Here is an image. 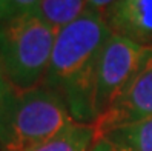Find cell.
Wrapping results in <instances>:
<instances>
[{
	"instance_id": "obj_1",
	"label": "cell",
	"mask_w": 152,
	"mask_h": 151,
	"mask_svg": "<svg viewBox=\"0 0 152 151\" xmlns=\"http://www.w3.org/2000/svg\"><path fill=\"white\" fill-rule=\"evenodd\" d=\"M111 34L104 15L89 10L57 31L49 66L40 86L57 93L77 123L94 125L97 120V66Z\"/></svg>"
},
{
	"instance_id": "obj_13",
	"label": "cell",
	"mask_w": 152,
	"mask_h": 151,
	"mask_svg": "<svg viewBox=\"0 0 152 151\" xmlns=\"http://www.w3.org/2000/svg\"><path fill=\"white\" fill-rule=\"evenodd\" d=\"M11 90H12V86L8 82V79L5 76V71H3V66H2V62H0V97L3 94H6L8 91H11Z\"/></svg>"
},
{
	"instance_id": "obj_7",
	"label": "cell",
	"mask_w": 152,
	"mask_h": 151,
	"mask_svg": "<svg viewBox=\"0 0 152 151\" xmlns=\"http://www.w3.org/2000/svg\"><path fill=\"white\" fill-rule=\"evenodd\" d=\"M94 140L95 130L92 125L74 122L56 137L25 151H89Z\"/></svg>"
},
{
	"instance_id": "obj_5",
	"label": "cell",
	"mask_w": 152,
	"mask_h": 151,
	"mask_svg": "<svg viewBox=\"0 0 152 151\" xmlns=\"http://www.w3.org/2000/svg\"><path fill=\"white\" fill-rule=\"evenodd\" d=\"M152 117V49L145 65L111 106L94 122L95 139L118 127Z\"/></svg>"
},
{
	"instance_id": "obj_6",
	"label": "cell",
	"mask_w": 152,
	"mask_h": 151,
	"mask_svg": "<svg viewBox=\"0 0 152 151\" xmlns=\"http://www.w3.org/2000/svg\"><path fill=\"white\" fill-rule=\"evenodd\" d=\"M104 19L112 32L152 46V0H118Z\"/></svg>"
},
{
	"instance_id": "obj_9",
	"label": "cell",
	"mask_w": 152,
	"mask_h": 151,
	"mask_svg": "<svg viewBox=\"0 0 152 151\" xmlns=\"http://www.w3.org/2000/svg\"><path fill=\"white\" fill-rule=\"evenodd\" d=\"M88 10V0H40L37 14L57 31Z\"/></svg>"
},
{
	"instance_id": "obj_12",
	"label": "cell",
	"mask_w": 152,
	"mask_h": 151,
	"mask_svg": "<svg viewBox=\"0 0 152 151\" xmlns=\"http://www.w3.org/2000/svg\"><path fill=\"white\" fill-rule=\"evenodd\" d=\"M89 151H126V150H123L121 147L115 145L114 142L108 140L106 137H97Z\"/></svg>"
},
{
	"instance_id": "obj_4",
	"label": "cell",
	"mask_w": 152,
	"mask_h": 151,
	"mask_svg": "<svg viewBox=\"0 0 152 151\" xmlns=\"http://www.w3.org/2000/svg\"><path fill=\"white\" fill-rule=\"evenodd\" d=\"M152 46H143L112 32L100 52L95 79L97 119L126 90L151 54Z\"/></svg>"
},
{
	"instance_id": "obj_2",
	"label": "cell",
	"mask_w": 152,
	"mask_h": 151,
	"mask_svg": "<svg viewBox=\"0 0 152 151\" xmlns=\"http://www.w3.org/2000/svg\"><path fill=\"white\" fill-rule=\"evenodd\" d=\"M74 123L61 97L43 86L12 88L0 97V151H25Z\"/></svg>"
},
{
	"instance_id": "obj_3",
	"label": "cell",
	"mask_w": 152,
	"mask_h": 151,
	"mask_svg": "<svg viewBox=\"0 0 152 151\" xmlns=\"http://www.w3.org/2000/svg\"><path fill=\"white\" fill-rule=\"evenodd\" d=\"M57 29L37 13L0 22V62L15 90H31L43 80Z\"/></svg>"
},
{
	"instance_id": "obj_11",
	"label": "cell",
	"mask_w": 152,
	"mask_h": 151,
	"mask_svg": "<svg viewBox=\"0 0 152 151\" xmlns=\"http://www.w3.org/2000/svg\"><path fill=\"white\" fill-rule=\"evenodd\" d=\"M118 0H88V10L104 15Z\"/></svg>"
},
{
	"instance_id": "obj_8",
	"label": "cell",
	"mask_w": 152,
	"mask_h": 151,
	"mask_svg": "<svg viewBox=\"0 0 152 151\" xmlns=\"http://www.w3.org/2000/svg\"><path fill=\"white\" fill-rule=\"evenodd\" d=\"M102 137L126 151H152V117L111 130Z\"/></svg>"
},
{
	"instance_id": "obj_10",
	"label": "cell",
	"mask_w": 152,
	"mask_h": 151,
	"mask_svg": "<svg viewBox=\"0 0 152 151\" xmlns=\"http://www.w3.org/2000/svg\"><path fill=\"white\" fill-rule=\"evenodd\" d=\"M40 0H0V22L17 15L37 13Z\"/></svg>"
}]
</instances>
